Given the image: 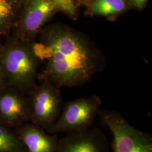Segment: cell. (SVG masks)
<instances>
[{"mask_svg":"<svg viewBox=\"0 0 152 152\" xmlns=\"http://www.w3.org/2000/svg\"><path fill=\"white\" fill-rule=\"evenodd\" d=\"M33 49L41 62L39 81L51 82L58 87H78L90 81L105 68V59L96 45L82 33L63 25L44 28Z\"/></svg>","mask_w":152,"mask_h":152,"instance_id":"obj_1","label":"cell"},{"mask_svg":"<svg viewBox=\"0 0 152 152\" xmlns=\"http://www.w3.org/2000/svg\"><path fill=\"white\" fill-rule=\"evenodd\" d=\"M32 44L12 35L0 44V63L7 86L27 95L37 85L38 66L42 63Z\"/></svg>","mask_w":152,"mask_h":152,"instance_id":"obj_2","label":"cell"},{"mask_svg":"<svg viewBox=\"0 0 152 152\" xmlns=\"http://www.w3.org/2000/svg\"><path fill=\"white\" fill-rule=\"evenodd\" d=\"M101 122L113 135V152H152V136L131 125L119 112L101 110Z\"/></svg>","mask_w":152,"mask_h":152,"instance_id":"obj_3","label":"cell"},{"mask_svg":"<svg viewBox=\"0 0 152 152\" xmlns=\"http://www.w3.org/2000/svg\"><path fill=\"white\" fill-rule=\"evenodd\" d=\"M102 105L97 95L68 101L63 105L58 119L46 131L50 134L69 133L92 127Z\"/></svg>","mask_w":152,"mask_h":152,"instance_id":"obj_4","label":"cell"},{"mask_svg":"<svg viewBox=\"0 0 152 152\" xmlns=\"http://www.w3.org/2000/svg\"><path fill=\"white\" fill-rule=\"evenodd\" d=\"M28 96L31 122L48 130L58 119L63 107L60 87L48 81H40Z\"/></svg>","mask_w":152,"mask_h":152,"instance_id":"obj_5","label":"cell"},{"mask_svg":"<svg viewBox=\"0 0 152 152\" xmlns=\"http://www.w3.org/2000/svg\"><path fill=\"white\" fill-rule=\"evenodd\" d=\"M58 11L51 0H29L22 6L12 35L33 43L45 24Z\"/></svg>","mask_w":152,"mask_h":152,"instance_id":"obj_6","label":"cell"},{"mask_svg":"<svg viewBox=\"0 0 152 152\" xmlns=\"http://www.w3.org/2000/svg\"><path fill=\"white\" fill-rule=\"evenodd\" d=\"M29 96L14 87L6 86L0 91V123L9 129L31 122Z\"/></svg>","mask_w":152,"mask_h":152,"instance_id":"obj_7","label":"cell"},{"mask_svg":"<svg viewBox=\"0 0 152 152\" xmlns=\"http://www.w3.org/2000/svg\"><path fill=\"white\" fill-rule=\"evenodd\" d=\"M56 152H109L107 139L96 127L67 133L58 142Z\"/></svg>","mask_w":152,"mask_h":152,"instance_id":"obj_8","label":"cell"},{"mask_svg":"<svg viewBox=\"0 0 152 152\" xmlns=\"http://www.w3.org/2000/svg\"><path fill=\"white\" fill-rule=\"evenodd\" d=\"M15 131L27 152H57L59 139L56 134H48L38 125L28 122Z\"/></svg>","mask_w":152,"mask_h":152,"instance_id":"obj_9","label":"cell"},{"mask_svg":"<svg viewBox=\"0 0 152 152\" xmlns=\"http://www.w3.org/2000/svg\"><path fill=\"white\" fill-rule=\"evenodd\" d=\"M86 13L90 16H100L113 20L129 9L128 0H91Z\"/></svg>","mask_w":152,"mask_h":152,"instance_id":"obj_10","label":"cell"},{"mask_svg":"<svg viewBox=\"0 0 152 152\" xmlns=\"http://www.w3.org/2000/svg\"><path fill=\"white\" fill-rule=\"evenodd\" d=\"M22 7L21 0H0V38L12 31Z\"/></svg>","mask_w":152,"mask_h":152,"instance_id":"obj_11","label":"cell"},{"mask_svg":"<svg viewBox=\"0 0 152 152\" xmlns=\"http://www.w3.org/2000/svg\"><path fill=\"white\" fill-rule=\"evenodd\" d=\"M0 152H27L16 132L0 123Z\"/></svg>","mask_w":152,"mask_h":152,"instance_id":"obj_12","label":"cell"},{"mask_svg":"<svg viewBox=\"0 0 152 152\" xmlns=\"http://www.w3.org/2000/svg\"><path fill=\"white\" fill-rule=\"evenodd\" d=\"M54 3L58 11H61L68 16L75 17L77 8L73 0H51Z\"/></svg>","mask_w":152,"mask_h":152,"instance_id":"obj_13","label":"cell"},{"mask_svg":"<svg viewBox=\"0 0 152 152\" xmlns=\"http://www.w3.org/2000/svg\"><path fill=\"white\" fill-rule=\"evenodd\" d=\"M131 6L138 9H142L146 5L148 0H128Z\"/></svg>","mask_w":152,"mask_h":152,"instance_id":"obj_14","label":"cell"},{"mask_svg":"<svg viewBox=\"0 0 152 152\" xmlns=\"http://www.w3.org/2000/svg\"><path fill=\"white\" fill-rule=\"evenodd\" d=\"M7 86L5 77L0 63V91Z\"/></svg>","mask_w":152,"mask_h":152,"instance_id":"obj_15","label":"cell"},{"mask_svg":"<svg viewBox=\"0 0 152 152\" xmlns=\"http://www.w3.org/2000/svg\"><path fill=\"white\" fill-rule=\"evenodd\" d=\"M77 1H78L81 4H87L91 0H77Z\"/></svg>","mask_w":152,"mask_h":152,"instance_id":"obj_16","label":"cell"},{"mask_svg":"<svg viewBox=\"0 0 152 152\" xmlns=\"http://www.w3.org/2000/svg\"><path fill=\"white\" fill-rule=\"evenodd\" d=\"M29 0H21V1H22V6L24 5L27 2H28Z\"/></svg>","mask_w":152,"mask_h":152,"instance_id":"obj_17","label":"cell"},{"mask_svg":"<svg viewBox=\"0 0 152 152\" xmlns=\"http://www.w3.org/2000/svg\"><path fill=\"white\" fill-rule=\"evenodd\" d=\"M1 38H0V44H1Z\"/></svg>","mask_w":152,"mask_h":152,"instance_id":"obj_18","label":"cell"}]
</instances>
